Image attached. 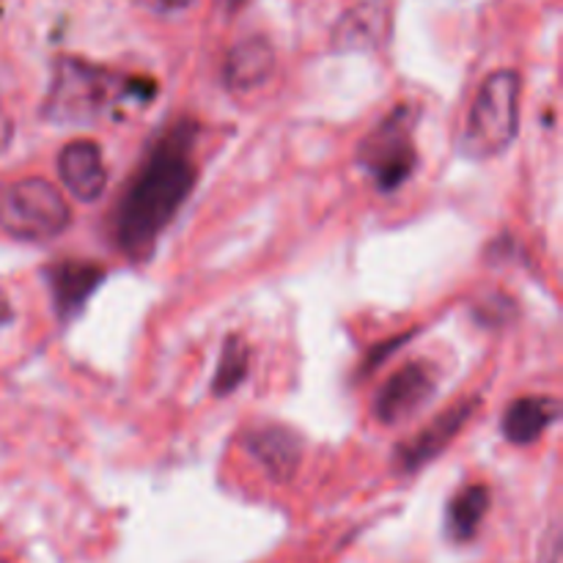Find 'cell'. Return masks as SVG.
Returning <instances> with one entry per match:
<instances>
[{"instance_id": "1", "label": "cell", "mask_w": 563, "mask_h": 563, "mask_svg": "<svg viewBox=\"0 0 563 563\" xmlns=\"http://www.w3.org/2000/svg\"><path fill=\"white\" fill-rule=\"evenodd\" d=\"M198 124L179 119L148 146L113 212V240L132 262H148L163 231L174 223L198 181Z\"/></svg>"}, {"instance_id": "2", "label": "cell", "mask_w": 563, "mask_h": 563, "mask_svg": "<svg viewBox=\"0 0 563 563\" xmlns=\"http://www.w3.org/2000/svg\"><path fill=\"white\" fill-rule=\"evenodd\" d=\"M157 93V82L130 77L82 58H58L53 64L44 119L53 124H97L121 119L130 108H146Z\"/></svg>"}, {"instance_id": "3", "label": "cell", "mask_w": 563, "mask_h": 563, "mask_svg": "<svg viewBox=\"0 0 563 563\" xmlns=\"http://www.w3.org/2000/svg\"><path fill=\"white\" fill-rule=\"evenodd\" d=\"M522 80L515 69H498L482 82L467 113L462 148L476 159L504 154L520 135Z\"/></svg>"}, {"instance_id": "4", "label": "cell", "mask_w": 563, "mask_h": 563, "mask_svg": "<svg viewBox=\"0 0 563 563\" xmlns=\"http://www.w3.org/2000/svg\"><path fill=\"white\" fill-rule=\"evenodd\" d=\"M71 223L64 192L42 176L16 179L0 192V229L20 242H49Z\"/></svg>"}, {"instance_id": "5", "label": "cell", "mask_w": 563, "mask_h": 563, "mask_svg": "<svg viewBox=\"0 0 563 563\" xmlns=\"http://www.w3.org/2000/svg\"><path fill=\"white\" fill-rule=\"evenodd\" d=\"M416 104H399L357 146V165L379 192H396L416 170Z\"/></svg>"}, {"instance_id": "6", "label": "cell", "mask_w": 563, "mask_h": 563, "mask_svg": "<svg viewBox=\"0 0 563 563\" xmlns=\"http://www.w3.org/2000/svg\"><path fill=\"white\" fill-rule=\"evenodd\" d=\"M438 390V372L432 363L412 361L388 377L374 399V416L385 427H396L421 412Z\"/></svg>"}, {"instance_id": "7", "label": "cell", "mask_w": 563, "mask_h": 563, "mask_svg": "<svg viewBox=\"0 0 563 563\" xmlns=\"http://www.w3.org/2000/svg\"><path fill=\"white\" fill-rule=\"evenodd\" d=\"M478 399H465L460 405L449 407V410L440 412L429 427H423L421 432L412 440L401 443L396 449V465L401 473H416L423 465H429L432 460H438L445 449L456 440V434L467 427V421L476 412Z\"/></svg>"}, {"instance_id": "8", "label": "cell", "mask_w": 563, "mask_h": 563, "mask_svg": "<svg viewBox=\"0 0 563 563\" xmlns=\"http://www.w3.org/2000/svg\"><path fill=\"white\" fill-rule=\"evenodd\" d=\"M102 280L104 269L93 262H80V258H66V262L44 267V284L53 297L55 317L64 324L71 322L86 308V302L91 300Z\"/></svg>"}, {"instance_id": "9", "label": "cell", "mask_w": 563, "mask_h": 563, "mask_svg": "<svg viewBox=\"0 0 563 563\" xmlns=\"http://www.w3.org/2000/svg\"><path fill=\"white\" fill-rule=\"evenodd\" d=\"M247 454L267 471L273 482H289L302 460V440L284 423H256L242 438Z\"/></svg>"}, {"instance_id": "10", "label": "cell", "mask_w": 563, "mask_h": 563, "mask_svg": "<svg viewBox=\"0 0 563 563\" xmlns=\"http://www.w3.org/2000/svg\"><path fill=\"white\" fill-rule=\"evenodd\" d=\"M58 176L77 201H97L108 187V170H104L99 143L88 141V137L66 143L58 154Z\"/></svg>"}, {"instance_id": "11", "label": "cell", "mask_w": 563, "mask_h": 563, "mask_svg": "<svg viewBox=\"0 0 563 563\" xmlns=\"http://www.w3.org/2000/svg\"><path fill=\"white\" fill-rule=\"evenodd\" d=\"M275 75V49L267 38L247 36L229 49L223 82L234 93H251Z\"/></svg>"}, {"instance_id": "12", "label": "cell", "mask_w": 563, "mask_h": 563, "mask_svg": "<svg viewBox=\"0 0 563 563\" xmlns=\"http://www.w3.org/2000/svg\"><path fill=\"white\" fill-rule=\"evenodd\" d=\"M561 418L555 396H520L504 412V434L515 445H531Z\"/></svg>"}, {"instance_id": "13", "label": "cell", "mask_w": 563, "mask_h": 563, "mask_svg": "<svg viewBox=\"0 0 563 563\" xmlns=\"http://www.w3.org/2000/svg\"><path fill=\"white\" fill-rule=\"evenodd\" d=\"M489 489L484 484H471L462 493H456L451 498L449 511H445V528H449V537L456 542H471L476 537L478 526L484 522L489 511Z\"/></svg>"}, {"instance_id": "14", "label": "cell", "mask_w": 563, "mask_h": 563, "mask_svg": "<svg viewBox=\"0 0 563 563\" xmlns=\"http://www.w3.org/2000/svg\"><path fill=\"white\" fill-rule=\"evenodd\" d=\"M247 372H251V346L240 335H229L223 344V352H220L218 372L212 377V394L218 399L231 396L245 383Z\"/></svg>"}, {"instance_id": "15", "label": "cell", "mask_w": 563, "mask_h": 563, "mask_svg": "<svg viewBox=\"0 0 563 563\" xmlns=\"http://www.w3.org/2000/svg\"><path fill=\"white\" fill-rule=\"evenodd\" d=\"M379 33H383V14H377L372 5H361L341 20L339 31H335V47L344 53L372 49L379 42Z\"/></svg>"}, {"instance_id": "16", "label": "cell", "mask_w": 563, "mask_h": 563, "mask_svg": "<svg viewBox=\"0 0 563 563\" xmlns=\"http://www.w3.org/2000/svg\"><path fill=\"white\" fill-rule=\"evenodd\" d=\"M148 11H157V14H174V11L187 9L192 0H141Z\"/></svg>"}, {"instance_id": "17", "label": "cell", "mask_w": 563, "mask_h": 563, "mask_svg": "<svg viewBox=\"0 0 563 563\" xmlns=\"http://www.w3.org/2000/svg\"><path fill=\"white\" fill-rule=\"evenodd\" d=\"M11 137H14V121H11V115L5 113V108L0 104V154L9 148Z\"/></svg>"}, {"instance_id": "18", "label": "cell", "mask_w": 563, "mask_h": 563, "mask_svg": "<svg viewBox=\"0 0 563 563\" xmlns=\"http://www.w3.org/2000/svg\"><path fill=\"white\" fill-rule=\"evenodd\" d=\"M11 319H14V311H11V302H9V297H5L3 291H0V333H3V330L9 328Z\"/></svg>"}, {"instance_id": "19", "label": "cell", "mask_w": 563, "mask_h": 563, "mask_svg": "<svg viewBox=\"0 0 563 563\" xmlns=\"http://www.w3.org/2000/svg\"><path fill=\"white\" fill-rule=\"evenodd\" d=\"M245 3H247V0H223V5H225V11H229V14L240 11Z\"/></svg>"}]
</instances>
